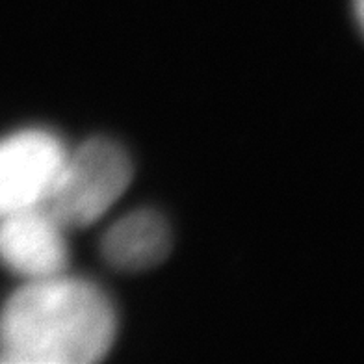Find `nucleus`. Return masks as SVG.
<instances>
[{"mask_svg": "<svg viewBox=\"0 0 364 364\" xmlns=\"http://www.w3.org/2000/svg\"><path fill=\"white\" fill-rule=\"evenodd\" d=\"M115 336V312L82 279H32L0 312V353L10 363L87 364L102 359Z\"/></svg>", "mask_w": 364, "mask_h": 364, "instance_id": "nucleus-1", "label": "nucleus"}, {"mask_svg": "<svg viewBox=\"0 0 364 364\" xmlns=\"http://www.w3.org/2000/svg\"><path fill=\"white\" fill-rule=\"evenodd\" d=\"M132 160L112 139L93 138L65 156L41 208L63 227L90 225L129 188Z\"/></svg>", "mask_w": 364, "mask_h": 364, "instance_id": "nucleus-2", "label": "nucleus"}, {"mask_svg": "<svg viewBox=\"0 0 364 364\" xmlns=\"http://www.w3.org/2000/svg\"><path fill=\"white\" fill-rule=\"evenodd\" d=\"M68 151L60 138L28 129L0 139V218L41 205Z\"/></svg>", "mask_w": 364, "mask_h": 364, "instance_id": "nucleus-3", "label": "nucleus"}, {"mask_svg": "<svg viewBox=\"0 0 364 364\" xmlns=\"http://www.w3.org/2000/svg\"><path fill=\"white\" fill-rule=\"evenodd\" d=\"M63 225L45 208H26L2 218L0 259L30 279L54 277L68 266Z\"/></svg>", "mask_w": 364, "mask_h": 364, "instance_id": "nucleus-4", "label": "nucleus"}, {"mask_svg": "<svg viewBox=\"0 0 364 364\" xmlns=\"http://www.w3.org/2000/svg\"><path fill=\"white\" fill-rule=\"evenodd\" d=\"M169 250V223L153 208H139L119 218L102 238L105 259L127 272L154 268L168 257Z\"/></svg>", "mask_w": 364, "mask_h": 364, "instance_id": "nucleus-5", "label": "nucleus"}]
</instances>
